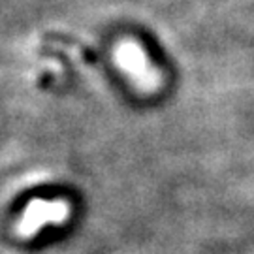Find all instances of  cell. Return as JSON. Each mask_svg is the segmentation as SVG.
Instances as JSON below:
<instances>
[{"mask_svg": "<svg viewBox=\"0 0 254 254\" xmlns=\"http://www.w3.org/2000/svg\"><path fill=\"white\" fill-rule=\"evenodd\" d=\"M70 203L66 200H32L19 218L15 234L21 239H28L38 234L46 224H63L70 217Z\"/></svg>", "mask_w": 254, "mask_h": 254, "instance_id": "2", "label": "cell"}, {"mask_svg": "<svg viewBox=\"0 0 254 254\" xmlns=\"http://www.w3.org/2000/svg\"><path fill=\"white\" fill-rule=\"evenodd\" d=\"M115 61L125 70V73H128V77L136 83L139 91L154 92L160 87V83H162L160 72L153 68L143 47L137 42L123 40L115 49Z\"/></svg>", "mask_w": 254, "mask_h": 254, "instance_id": "1", "label": "cell"}]
</instances>
